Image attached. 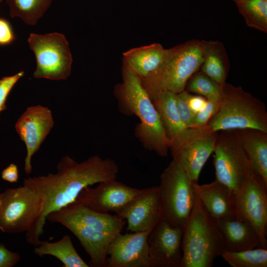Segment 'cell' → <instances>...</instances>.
Here are the masks:
<instances>
[{"instance_id": "6da1fadb", "label": "cell", "mask_w": 267, "mask_h": 267, "mask_svg": "<svg viewBox=\"0 0 267 267\" xmlns=\"http://www.w3.org/2000/svg\"><path fill=\"white\" fill-rule=\"evenodd\" d=\"M56 168L54 174L28 177L23 182L44 198V210L40 223L43 231L49 213L74 202L84 188L116 179L119 173L118 165L113 159L98 155L81 162L66 155L61 158Z\"/></svg>"}, {"instance_id": "7a4b0ae2", "label": "cell", "mask_w": 267, "mask_h": 267, "mask_svg": "<svg viewBox=\"0 0 267 267\" xmlns=\"http://www.w3.org/2000/svg\"><path fill=\"white\" fill-rule=\"evenodd\" d=\"M122 82L115 85L114 94L120 110L128 115H134L139 121L135 135L148 150L161 157H167L170 141L167 138L158 113L139 77L123 62Z\"/></svg>"}, {"instance_id": "3957f363", "label": "cell", "mask_w": 267, "mask_h": 267, "mask_svg": "<svg viewBox=\"0 0 267 267\" xmlns=\"http://www.w3.org/2000/svg\"><path fill=\"white\" fill-rule=\"evenodd\" d=\"M194 194V207L182 235L180 267H211L226 249L217 220Z\"/></svg>"}, {"instance_id": "277c9868", "label": "cell", "mask_w": 267, "mask_h": 267, "mask_svg": "<svg viewBox=\"0 0 267 267\" xmlns=\"http://www.w3.org/2000/svg\"><path fill=\"white\" fill-rule=\"evenodd\" d=\"M203 60V40L193 39L166 49L164 59L153 73L140 79L150 98L163 91L177 94L185 90Z\"/></svg>"}, {"instance_id": "5b68a950", "label": "cell", "mask_w": 267, "mask_h": 267, "mask_svg": "<svg viewBox=\"0 0 267 267\" xmlns=\"http://www.w3.org/2000/svg\"><path fill=\"white\" fill-rule=\"evenodd\" d=\"M44 210L43 197L23 185L0 193V230L5 233L26 232L27 242L39 245L43 233L40 223Z\"/></svg>"}, {"instance_id": "8992f818", "label": "cell", "mask_w": 267, "mask_h": 267, "mask_svg": "<svg viewBox=\"0 0 267 267\" xmlns=\"http://www.w3.org/2000/svg\"><path fill=\"white\" fill-rule=\"evenodd\" d=\"M203 127L211 132L252 128L267 133V108L242 87L226 82L217 111Z\"/></svg>"}, {"instance_id": "52a82bcc", "label": "cell", "mask_w": 267, "mask_h": 267, "mask_svg": "<svg viewBox=\"0 0 267 267\" xmlns=\"http://www.w3.org/2000/svg\"><path fill=\"white\" fill-rule=\"evenodd\" d=\"M193 182L181 166L173 160L160 177L162 218L184 230L195 203Z\"/></svg>"}, {"instance_id": "ba28073f", "label": "cell", "mask_w": 267, "mask_h": 267, "mask_svg": "<svg viewBox=\"0 0 267 267\" xmlns=\"http://www.w3.org/2000/svg\"><path fill=\"white\" fill-rule=\"evenodd\" d=\"M220 132L213 152L216 179L234 193L243 186L252 168L238 130Z\"/></svg>"}, {"instance_id": "9c48e42d", "label": "cell", "mask_w": 267, "mask_h": 267, "mask_svg": "<svg viewBox=\"0 0 267 267\" xmlns=\"http://www.w3.org/2000/svg\"><path fill=\"white\" fill-rule=\"evenodd\" d=\"M28 42L36 59V68L33 74L35 78L61 80L69 77L73 60L69 44L64 35L31 33Z\"/></svg>"}, {"instance_id": "30bf717a", "label": "cell", "mask_w": 267, "mask_h": 267, "mask_svg": "<svg viewBox=\"0 0 267 267\" xmlns=\"http://www.w3.org/2000/svg\"><path fill=\"white\" fill-rule=\"evenodd\" d=\"M218 133L203 127L186 128L170 141L173 160L181 166L193 183L198 182L203 166L213 153Z\"/></svg>"}, {"instance_id": "8fae6325", "label": "cell", "mask_w": 267, "mask_h": 267, "mask_svg": "<svg viewBox=\"0 0 267 267\" xmlns=\"http://www.w3.org/2000/svg\"><path fill=\"white\" fill-rule=\"evenodd\" d=\"M233 207L235 216L254 227L261 247L267 248V184L252 169L243 186L233 193Z\"/></svg>"}, {"instance_id": "7c38bea8", "label": "cell", "mask_w": 267, "mask_h": 267, "mask_svg": "<svg viewBox=\"0 0 267 267\" xmlns=\"http://www.w3.org/2000/svg\"><path fill=\"white\" fill-rule=\"evenodd\" d=\"M51 110L47 107L37 105L28 107L17 120L15 129L26 146L24 171L32 173L31 160L54 126Z\"/></svg>"}, {"instance_id": "4fadbf2b", "label": "cell", "mask_w": 267, "mask_h": 267, "mask_svg": "<svg viewBox=\"0 0 267 267\" xmlns=\"http://www.w3.org/2000/svg\"><path fill=\"white\" fill-rule=\"evenodd\" d=\"M183 232L161 218L147 237L151 267H180Z\"/></svg>"}, {"instance_id": "5bb4252c", "label": "cell", "mask_w": 267, "mask_h": 267, "mask_svg": "<svg viewBox=\"0 0 267 267\" xmlns=\"http://www.w3.org/2000/svg\"><path fill=\"white\" fill-rule=\"evenodd\" d=\"M116 215L127 222L131 232H150L162 217L158 186L142 189Z\"/></svg>"}, {"instance_id": "9a60e30c", "label": "cell", "mask_w": 267, "mask_h": 267, "mask_svg": "<svg viewBox=\"0 0 267 267\" xmlns=\"http://www.w3.org/2000/svg\"><path fill=\"white\" fill-rule=\"evenodd\" d=\"M141 190L112 179L99 183L94 188H84L75 201L98 212L116 213Z\"/></svg>"}, {"instance_id": "2e32d148", "label": "cell", "mask_w": 267, "mask_h": 267, "mask_svg": "<svg viewBox=\"0 0 267 267\" xmlns=\"http://www.w3.org/2000/svg\"><path fill=\"white\" fill-rule=\"evenodd\" d=\"M149 233L117 234L108 247L107 267H151L147 241Z\"/></svg>"}, {"instance_id": "e0dca14e", "label": "cell", "mask_w": 267, "mask_h": 267, "mask_svg": "<svg viewBox=\"0 0 267 267\" xmlns=\"http://www.w3.org/2000/svg\"><path fill=\"white\" fill-rule=\"evenodd\" d=\"M46 220L57 223L67 220L81 223L95 230L114 235L121 232L125 221L118 215L93 210L76 201L49 213Z\"/></svg>"}, {"instance_id": "ac0fdd59", "label": "cell", "mask_w": 267, "mask_h": 267, "mask_svg": "<svg viewBox=\"0 0 267 267\" xmlns=\"http://www.w3.org/2000/svg\"><path fill=\"white\" fill-rule=\"evenodd\" d=\"M79 240L90 257L89 267H107V249L116 236L95 230L81 223L67 220L59 221Z\"/></svg>"}, {"instance_id": "d6986e66", "label": "cell", "mask_w": 267, "mask_h": 267, "mask_svg": "<svg viewBox=\"0 0 267 267\" xmlns=\"http://www.w3.org/2000/svg\"><path fill=\"white\" fill-rule=\"evenodd\" d=\"M217 221L226 251H239L261 247L257 232L249 222L235 215Z\"/></svg>"}, {"instance_id": "ffe728a7", "label": "cell", "mask_w": 267, "mask_h": 267, "mask_svg": "<svg viewBox=\"0 0 267 267\" xmlns=\"http://www.w3.org/2000/svg\"><path fill=\"white\" fill-rule=\"evenodd\" d=\"M194 193L208 213L216 220L234 215L233 192L216 179L204 184L193 183Z\"/></svg>"}, {"instance_id": "44dd1931", "label": "cell", "mask_w": 267, "mask_h": 267, "mask_svg": "<svg viewBox=\"0 0 267 267\" xmlns=\"http://www.w3.org/2000/svg\"><path fill=\"white\" fill-rule=\"evenodd\" d=\"M166 49L159 43L133 48L123 53V60L142 79L158 69L164 59Z\"/></svg>"}, {"instance_id": "7402d4cb", "label": "cell", "mask_w": 267, "mask_h": 267, "mask_svg": "<svg viewBox=\"0 0 267 267\" xmlns=\"http://www.w3.org/2000/svg\"><path fill=\"white\" fill-rule=\"evenodd\" d=\"M238 131L252 169L267 184V133L252 128Z\"/></svg>"}, {"instance_id": "603a6c76", "label": "cell", "mask_w": 267, "mask_h": 267, "mask_svg": "<svg viewBox=\"0 0 267 267\" xmlns=\"http://www.w3.org/2000/svg\"><path fill=\"white\" fill-rule=\"evenodd\" d=\"M203 60L199 70L222 87L230 69L225 46L219 41L203 40Z\"/></svg>"}, {"instance_id": "cb8c5ba5", "label": "cell", "mask_w": 267, "mask_h": 267, "mask_svg": "<svg viewBox=\"0 0 267 267\" xmlns=\"http://www.w3.org/2000/svg\"><path fill=\"white\" fill-rule=\"evenodd\" d=\"M176 95V93L166 90L150 98L170 141L186 128L181 121L177 111Z\"/></svg>"}, {"instance_id": "d4e9b609", "label": "cell", "mask_w": 267, "mask_h": 267, "mask_svg": "<svg viewBox=\"0 0 267 267\" xmlns=\"http://www.w3.org/2000/svg\"><path fill=\"white\" fill-rule=\"evenodd\" d=\"M34 252L40 257L50 255L57 258L63 264V267H89L79 255L68 235L56 242L40 241L39 245L35 246Z\"/></svg>"}, {"instance_id": "484cf974", "label": "cell", "mask_w": 267, "mask_h": 267, "mask_svg": "<svg viewBox=\"0 0 267 267\" xmlns=\"http://www.w3.org/2000/svg\"><path fill=\"white\" fill-rule=\"evenodd\" d=\"M53 0H6L9 15L35 25L49 7Z\"/></svg>"}, {"instance_id": "4316f807", "label": "cell", "mask_w": 267, "mask_h": 267, "mask_svg": "<svg viewBox=\"0 0 267 267\" xmlns=\"http://www.w3.org/2000/svg\"><path fill=\"white\" fill-rule=\"evenodd\" d=\"M236 4L248 27L267 33V0H243Z\"/></svg>"}, {"instance_id": "83f0119b", "label": "cell", "mask_w": 267, "mask_h": 267, "mask_svg": "<svg viewBox=\"0 0 267 267\" xmlns=\"http://www.w3.org/2000/svg\"><path fill=\"white\" fill-rule=\"evenodd\" d=\"M232 267H267V248L256 247L239 251H225L221 256Z\"/></svg>"}, {"instance_id": "f1b7e54d", "label": "cell", "mask_w": 267, "mask_h": 267, "mask_svg": "<svg viewBox=\"0 0 267 267\" xmlns=\"http://www.w3.org/2000/svg\"><path fill=\"white\" fill-rule=\"evenodd\" d=\"M185 90L202 96L207 100H220L222 94V87L200 70L189 79Z\"/></svg>"}, {"instance_id": "f546056e", "label": "cell", "mask_w": 267, "mask_h": 267, "mask_svg": "<svg viewBox=\"0 0 267 267\" xmlns=\"http://www.w3.org/2000/svg\"><path fill=\"white\" fill-rule=\"evenodd\" d=\"M190 95L185 90L176 95L177 111L181 121L186 128H188L195 115L189 104Z\"/></svg>"}, {"instance_id": "4dcf8cb0", "label": "cell", "mask_w": 267, "mask_h": 267, "mask_svg": "<svg viewBox=\"0 0 267 267\" xmlns=\"http://www.w3.org/2000/svg\"><path fill=\"white\" fill-rule=\"evenodd\" d=\"M220 100H207L205 107L194 115L188 128H199L204 126L217 111Z\"/></svg>"}, {"instance_id": "1f68e13d", "label": "cell", "mask_w": 267, "mask_h": 267, "mask_svg": "<svg viewBox=\"0 0 267 267\" xmlns=\"http://www.w3.org/2000/svg\"><path fill=\"white\" fill-rule=\"evenodd\" d=\"M24 75L20 71L15 75L3 77L0 81V113L6 108L7 97L17 82Z\"/></svg>"}, {"instance_id": "d6a6232c", "label": "cell", "mask_w": 267, "mask_h": 267, "mask_svg": "<svg viewBox=\"0 0 267 267\" xmlns=\"http://www.w3.org/2000/svg\"><path fill=\"white\" fill-rule=\"evenodd\" d=\"M20 259L21 256L18 253L11 252L3 243L0 244V267H12Z\"/></svg>"}, {"instance_id": "836d02e7", "label": "cell", "mask_w": 267, "mask_h": 267, "mask_svg": "<svg viewBox=\"0 0 267 267\" xmlns=\"http://www.w3.org/2000/svg\"><path fill=\"white\" fill-rule=\"evenodd\" d=\"M15 38L9 23L4 18H0V45L8 44L13 42Z\"/></svg>"}, {"instance_id": "e575fe53", "label": "cell", "mask_w": 267, "mask_h": 267, "mask_svg": "<svg viewBox=\"0 0 267 267\" xmlns=\"http://www.w3.org/2000/svg\"><path fill=\"white\" fill-rule=\"evenodd\" d=\"M2 178L10 183L16 182L19 179V172L17 166L11 163L3 170L1 172Z\"/></svg>"}, {"instance_id": "d590c367", "label": "cell", "mask_w": 267, "mask_h": 267, "mask_svg": "<svg viewBox=\"0 0 267 267\" xmlns=\"http://www.w3.org/2000/svg\"><path fill=\"white\" fill-rule=\"evenodd\" d=\"M207 100V99L202 96L191 94L189 99V104L192 111L195 114L205 107Z\"/></svg>"}, {"instance_id": "8d00e7d4", "label": "cell", "mask_w": 267, "mask_h": 267, "mask_svg": "<svg viewBox=\"0 0 267 267\" xmlns=\"http://www.w3.org/2000/svg\"><path fill=\"white\" fill-rule=\"evenodd\" d=\"M235 3H237L238 2H240L243 0H233Z\"/></svg>"}, {"instance_id": "74e56055", "label": "cell", "mask_w": 267, "mask_h": 267, "mask_svg": "<svg viewBox=\"0 0 267 267\" xmlns=\"http://www.w3.org/2000/svg\"><path fill=\"white\" fill-rule=\"evenodd\" d=\"M2 0H0V1H1Z\"/></svg>"}, {"instance_id": "f35d334b", "label": "cell", "mask_w": 267, "mask_h": 267, "mask_svg": "<svg viewBox=\"0 0 267 267\" xmlns=\"http://www.w3.org/2000/svg\"></svg>"}]
</instances>
